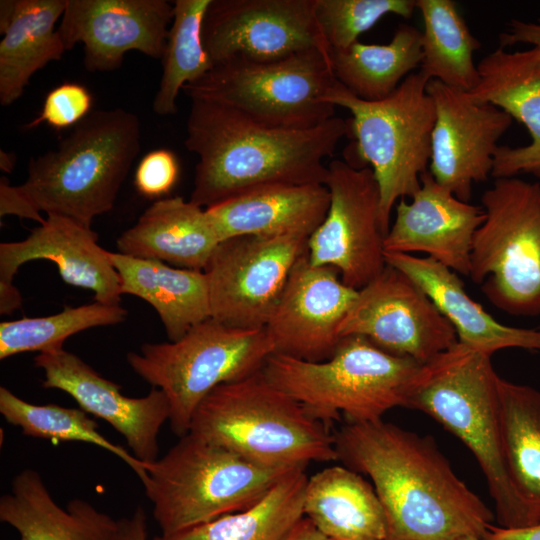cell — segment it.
<instances>
[{"label":"cell","mask_w":540,"mask_h":540,"mask_svg":"<svg viewBox=\"0 0 540 540\" xmlns=\"http://www.w3.org/2000/svg\"><path fill=\"white\" fill-rule=\"evenodd\" d=\"M334 438L338 460L372 480L386 515L385 540L483 539L494 514L432 437L381 419L346 423Z\"/></svg>","instance_id":"cell-1"},{"label":"cell","mask_w":540,"mask_h":540,"mask_svg":"<svg viewBox=\"0 0 540 540\" xmlns=\"http://www.w3.org/2000/svg\"><path fill=\"white\" fill-rule=\"evenodd\" d=\"M348 136L349 119L338 116L312 128L287 129L191 100L184 143L199 161L190 201L206 209L266 184H325V158Z\"/></svg>","instance_id":"cell-2"},{"label":"cell","mask_w":540,"mask_h":540,"mask_svg":"<svg viewBox=\"0 0 540 540\" xmlns=\"http://www.w3.org/2000/svg\"><path fill=\"white\" fill-rule=\"evenodd\" d=\"M498 378L491 355L457 342L420 366L404 407L429 415L466 445L485 476L498 526L524 528L535 524L505 468Z\"/></svg>","instance_id":"cell-3"},{"label":"cell","mask_w":540,"mask_h":540,"mask_svg":"<svg viewBox=\"0 0 540 540\" xmlns=\"http://www.w3.org/2000/svg\"><path fill=\"white\" fill-rule=\"evenodd\" d=\"M138 116L122 108L91 111L51 150L32 157L18 186L38 211L90 226L109 212L140 151Z\"/></svg>","instance_id":"cell-4"},{"label":"cell","mask_w":540,"mask_h":540,"mask_svg":"<svg viewBox=\"0 0 540 540\" xmlns=\"http://www.w3.org/2000/svg\"><path fill=\"white\" fill-rule=\"evenodd\" d=\"M189 432L268 467L338 460L329 425L270 382L262 369L216 387L198 406Z\"/></svg>","instance_id":"cell-5"},{"label":"cell","mask_w":540,"mask_h":540,"mask_svg":"<svg viewBox=\"0 0 540 540\" xmlns=\"http://www.w3.org/2000/svg\"><path fill=\"white\" fill-rule=\"evenodd\" d=\"M294 468L257 464L189 432L145 463L140 481L161 534H172L250 508Z\"/></svg>","instance_id":"cell-6"},{"label":"cell","mask_w":540,"mask_h":540,"mask_svg":"<svg viewBox=\"0 0 540 540\" xmlns=\"http://www.w3.org/2000/svg\"><path fill=\"white\" fill-rule=\"evenodd\" d=\"M421 365L384 351L361 335H348L325 361L272 354L262 370L270 382L329 425L342 416L347 423L377 421L388 410L404 407Z\"/></svg>","instance_id":"cell-7"},{"label":"cell","mask_w":540,"mask_h":540,"mask_svg":"<svg viewBox=\"0 0 540 540\" xmlns=\"http://www.w3.org/2000/svg\"><path fill=\"white\" fill-rule=\"evenodd\" d=\"M430 80L411 73L387 98L366 101L353 95L341 83L328 100L351 114V138L346 159L370 167L380 190V217L388 233L391 212L400 199L411 198L420 188L421 175L428 170L435 105L427 92ZM346 156V157H347Z\"/></svg>","instance_id":"cell-8"},{"label":"cell","mask_w":540,"mask_h":540,"mask_svg":"<svg viewBox=\"0 0 540 540\" xmlns=\"http://www.w3.org/2000/svg\"><path fill=\"white\" fill-rule=\"evenodd\" d=\"M274 348L265 329H239L209 318L174 342L146 343L127 361L160 389L170 406L172 432L189 433L198 406L216 387L261 370Z\"/></svg>","instance_id":"cell-9"},{"label":"cell","mask_w":540,"mask_h":540,"mask_svg":"<svg viewBox=\"0 0 540 540\" xmlns=\"http://www.w3.org/2000/svg\"><path fill=\"white\" fill-rule=\"evenodd\" d=\"M337 83L329 52L312 49L273 61L214 65L182 91L191 100L230 107L268 126L307 129L336 116L328 97Z\"/></svg>","instance_id":"cell-10"},{"label":"cell","mask_w":540,"mask_h":540,"mask_svg":"<svg viewBox=\"0 0 540 540\" xmlns=\"http://www.w3.org/2000/svg\"><path fill=\"white\" fill-rule=\"evenodd\" d=\"M481 204L468 277L499 310L540 315V183L497 178Z\"/></svg>","instance_id":"cell-11"},{"label":"cell","mask_w":540,"mask_h":540,"mask_svg":"<svg viewBox=\"0 0 540 540\" xmlns=\"http://www.w3.org/2000/svg\"><path fill=\"white\" fill-rule=\"evenodd\" d=\"M307 236H234L221 241L204 269L211 318L233 328L264 329Z\"/></svg>","instance_id":"cell-12"},{"label":"cell","mask_w":540,"mask_h":540,"mask_svg":"<svg viewBox=\"0 0 540 540\" xmlns=\"http://www.w3.org/2000/svg\"><path fill=\"white\" fill-rule=\"evenodd\" d=\"M327 168L329 208L308 238L307 257L313 265L335 268L344 284L360 290L387 265L379 185L370 167L333 160Z\"/></svg>","instance_id":"cell-13"},{"label":"cell","mask_w":540,"mask_h":540,"mask_svg":"<svg viewBox=\"0 0 540 540\" xmlns=\"http://www.w3.org/2000/svg\"><path fill=\"white\" fill-rule=\"evenodd\" d=\"M339 335H361L384 351L420 364L458 342L454 327L427 294L388 264L358 290Z\"/></svg>","instance_id":"cell-14"},{"label":"cell","mask_w":540,"mask_h":540,"mask_svg":"<svg viewBox=\"0 0 540 540\" xmlns=\"http://www.w3.org/2000/svg\"><path fill=\"white\" fill-rule=\"evenodd\" d=\"M201 35L213 66L330 51L314 16V0H211Z\"/></svg>","instance_id":"cell-15"},{"label":"cell","mask_w":540,"mask_h":540,"mask_svg":"<svg viewBox=\"0 0 540 540\" xmlns=\"http://www.w3.org/2000/svg\"><path fill=\"white\" fill-rule=\"evenodd\" d=\"M427 92L436 110L429 171L437 183L469 202L473 184L491 176L498 141L513 118L438 80L428 82Z\"/></svg>","instance_id":"cell-16"},{"label":"cell","mask_w":540,"mask_h":540,"mask_svg":"<svg viewBox=\"0 0 540 540\" xmlns=\"http://www.w3.org/2000/svg\"><path fill=\"white\" fill-rule=\"evenodd\" d=\"M357 292L344 284L335 268L311 264L306 252L295 263L264 328L273 354L308 362L329 359Z\"/></svg>","instance_id":"cell-17"},{"label":"cell","mask_w":540,"mask_h":540,"mask_svg":"<svg viewBox=\"0 0 540 540\" xmlns=\"http://www.w3.org/2000/svg\"><path fill=\"white\" fill-rule=\"evenodd\" d=\"M172 19L166 0H66L57 31L66 50L83 43L88 71H112L131 50L161 59Z\"/></svg>","instance_id":"cell-18"},{"label":"cell","mask_w":540,"mask_h":540,"mask_svg":"<svg viewBox=\"0 0 540 540\" xmlns=\"http://www.w3.org/2000/svg\"><path fill=\"white\" fill-rule=\"evenodd\" d=\"M97 241L90 226L49 214L24 240L1 243L0 313L11 314L21 306L13 278L21 265L39 259L54 262L67 284L91 290L96 302L119 304V274Z\"/></svg>","instance_id":"cell-19"},{"label":"cell","mask_w":540,"mask_h":540,"mask_svg":"<svg viewBox=\"0 0 540 540\" xmlns=\"http://www.w3.org/2000/svg\"><path fill=\"white\" fill-rule=\"evenodd\" d=\"M34 364L44 373V388L66 392L83 411L109 423L143 463L158 459L160 429L170 416L168 399L160 389L152 387L143 397L125 396L120 385L63 348L39 353Z\"/></svg>","instance_id":"cell-20"},{"label":"cell","mask_w":540,"mask_h":540,"mask_svg":"<svg viewBox=\"0 0 540 540\" xmlns=\"http://www.w3.org/2000/svg\"><path fill=\"white\" fill-rule=\"evenodd\" d=\"M411 202L400 199L385 237V252H423L452 271L469 276L474 236L485 219L482 206L457 198L429 170Z\"/></svg>","instance_id":"cell-21"},{"label":"cell","mask_w":540,"mask_h":540,"mask_svg":"<svg viewBox=\"0 0 540 540\" xmlns=\"http://www.w3.org/2000/svg\"><path fill=\"white\" fill-rule=\"evenodd\" d=\"M480 80L469 93L489 102L523 124L531 136L526 146H500L491 176L532 174L540 178V48L507 51L498 47L477 65Z\"/></svg>","instance_id":"cell-22"},{"label":"cell","mask_w":540,"mask_h":540,"mask_svg":"<svg viewBox=\"0 0 540 540\" xmlns=\"http://www.w3.org/2000/svg\"><path fill=\"white\" fill-rule=\"evenodd\" d=\"M325 184L273 183L206 208L221 241L241 235L309 237L326 217Z\"/></svg>","instance_id":"cell-23"},{"label":"cell","mask_w":540,"mask_h":540,"mask_svg":"<svg viewBox=\"0 0 540 540\" xmlns=\"http://www.w3.org/2000/svg\"><path fill=\"white\" fill-rule=\"evenodd\" d=\"M386 263L407 275L454 327L458 342L491 355L505 348L540 351V330L498 322L465 291L456 272L430 257L385 252Z\"/></svg>","instance_id":"cell-24"},{"label":"cell","mask_w":540,"mask_h":540,"mask_svg":"<svg viewBox=\"0 0 540 540\" xmlns=\"http://www.w3.org/2000/svg\"><path fill=\"white\" fill-rule=\"evenodd\" d=\"M220 242L206 209L176 196L151 204L116 245L124 255L204 271Z\"/></svg>","instance_id":"cell-25"},{"label":"cell","mask_w":540,"mask_h":540,"mask_svg":"<svg viewBox=\"0 0 540 540\" xmlns=\"http://www.w3.org/2000/svg\"><path fill=\"white\" fill-rule=\"evenodd\" d=\"M66 0L0 1V103H14L35 72L66 50L55 25Z\"/></svg>","instance_id":"cell-26"},{"label":"cell","mask_w":540,"mask_h":540,"mask_svg":"<svg viewBox=\"0 0 540 540\" xmlns=\"http://www.w3.org/2000/svg\"><path fill=\"white\" fill-rule=\"evenodd\" d=\"M0 520L15 528L20 540H111L117 520L83 499L60 507L40 474L24 469L10 492L0 498Z\"/></svg>","instance_id":"cell-27"},{"label":"cell","mask_w":540,"mask_h":540,"mask_svg":"<svg viewBox=\"0 0 540 540\" xmlns=\"http://www.w3.org/2000/svg\"><path fill=\"white\" fill-rule=\"evenodd\" d=\"M119 274L122 294L137 296L158 313L169 341L211 318L204 271L175 268L166 263L108 251Z\"/></svg>","instance_id":"cell-28"},{"label":"cell","mask_w":540,"mask_h":540,"mask_svg":"<svg viewBox=\"0 0 540 540\" xmlns=\"http://www.w3.org/2000/svg\"><path fill=\"white\" fill-rule=\"evenodd\" d=\"M303 512L330 540L387 537L386 515L373 485L346 466H330L308 477Z\"/></svg>","instance_id":"cell-29"},{"label":"cell","mask_w":540,"mask_h":540,"mask_svg":"<svg viewBox=\"0 0 540 540\" xmlns=\"http://www.w3.org/2000/svg\"><path fill=\"white\" fill-rule=\"evenodd\" d=\"M501 445L510 483L540 523V391L498 378Z\"/></svg>","instance_id":"cell-30"},{"label":"cell","mask_w":540,"mask_h":540,"mask_svg":"<svg viewBox=\"0 0 540 540\" xmlns=\"http://www.w3.org/2000/svg\"><path fill=\"white\" fill-rule=\"evenodd\" d=\"M337 81L356 97L379 101L390 96L422 62V32L400 23L388 44L355 42L329 51Z\"/></svg>","instance_id":"cell-31"},{"label":"cell","mask_w":540,"mask_h":540,"mask_svg":"<svg viewBox=\"0 0 540 540\" xmlns=\"http://www.w3.org/2000/svg\"><path fill=\"white\" fill-rule=\"evenodd\" d=\"M306 467L284 475L250 508L152 540H279L301 517L308 481Z\"/></svg>","instance_id":"cell-32"},{"label":"cell","mask_w":540,"mask_h":540,"mask_svg":"<svg viewBox=\"0 0 540 540\" xmlns=\"http://www.w3.org/2000/svg\"><path fill=\"white\" fill-rule=\"evenodd\" d=\"M424 23L420 72L429 80L472 91L480 76L474 53L481 46L452 0H415Z\"/></svg>","instance_id":"cell-33"},{"label":"cell","mask_w":540,"mask_h":540,"mask_svg":"<svg viewBox=\"0 0 540 540\" xmlns=\"http://www.w3.org/2000/svg\"><path fill=\"white\" fill-rule=\"evenodd\" d=\"M211 0H176L173 19L162 55V75L153 100V111L160 116L177 111L176 100L182 88L200 79L213 64L202 42V23Z\"/></svg>","instance_id":"cell-34"},{"label":"cell","mask_w":540,"mask_h":540,"mask_svg":"<svg viewBox=\"0 0 540 540\" xmlns=\"http://www.w3.org/2000/svg\"><path fill=\"white\" fill-rule=\"evenodd\" d=\"M0 413L9 424L19 427L24 435L54 443L75 441L93 444L123 460L139 479L145 474V463L104 437L98 431L97 423L81 408L32 404L1 386Z\"/></svg>","instance_id":"cell-35"},{"label":"cell","mask_w":540,"mask_h":540,"mask_svg":"<svg viewBox=\"0 0 540 540\" xmlns=\"http://www.w3.org/2000/svg\"><path fill=\"white\" fill-rule=\"evenodd\" d=\"M119 304L93 302L44 317L0 323V359L23 352H49L63 348L64 341L83 330L116 325L127 317Z\"/></svg>","instance_id":"cell-36"},{"label":"cell","mask_w":540,"mask_h":540,"mask_svg":"<svg viewBox=\"0 0 540 540\" xmlns=\"http://www.w3.org/2000/svg\"><path fill=\"white\" fill-rule=\"evenodd\" d=\"M415 9V0H314V16L330 50L351 46L385 15L409 19Z\"/></svg>","instance_id":"cell-37"},{"label":"cell","mask_w":540,"mask_h":540,"mask_svg":"<svg viewBox=\"0 0 540 540\" xmlns=\"http://www.w3.org/2000/svg\"><path fill=\"white\" fill-rule=\"evenodd\" d=\"M92 104V95L85 86L63 83L46 95L40 114L26 127L33 128L41 123L57 130L75 126L91 112Z\"/></svg>","instance_id":"cell-38"},{"label":"cell","mask_w":540,"mask_h":540,"mask_svg":"<svg viewBox=\"0 0 540 540\" xmlns=\"http://www.w3.org/2000/svg\"><path fill=\"white\" fill-rule=\"evenodd\" d=\"M179 176L176 155L165 148L155 149L140 160L134 176L138 192L147 198H159L168 194Z\"/></svg>","instance_id":"cell-39"},{"label":"cell","mask_w":540,"mask_h":540,"mask_svg":"<svg viewBox=\"0 0 540 540\" xmlns=\"http://www.w3.org/2000/svg\"><path fill=\"white\" fill-rule=\"evenodd\" d=\"M16 215L28 218L42 224L45 219L41 216L18 186H11L6 178L0 181V215Z\"/></svg>","instance_id":"cell-40"},{"label":"cell","mask_w":540,"mask_h":540,"mask_svg":"<svg viewBox=\"0 0 540 540\" xmlns=\"http://www.w3.org/2000/svg\"><path fill=\"white\" fill-rule=\"evenodd\" d=\"M499 47L507 48L516 44H528L540 48V18L535 21L511 19L499 36Z\"/></svg>","instance_id":"cell-41"},{"label":"cell","mask_w":540,"mask_h":540,"mask_svg":"<svg viewBox=\"0 0 540 540\" xmlns=\"http://www.w3.org/2000/svg\"><path fill=\"white\" fill-rule=\"evenodd\" d=\"M147 517L142 506L128 516L117 519V527L111 540H147Z\"/></svg>","instance_id":"cell-42"},{"label":"cell","mask_w":540,"mask_h":540,"mask_svg":"<svg viewBox=\"0 0 540 540\" xmlns=\"http://www.w3.org/2000/svg\"><path fill=\"white\" fill-rule=\"evenodd\" d=\"M482 540H540V523L524 528L489 525Z\"/></svg>","instance_id":"cell-43"},{"label":"cell","mask_w":540,"mask_h":540,"mask_svg":"<svg viewBox=\"0 0 540 540\" xmlns=\"http://www.w3.org/2000/svg\"><path fill=\"white\" fill-rule=\"evenodd\" d=\"M279 540H330L312 521L301 517Z\"/></svg>","instance_id":"cell-44"},{"label":"cell","mask_w":540,"mask_h":540,"mask_svg":"<svg viewBox=\"0 0 540 540\" xmlns=\"http://www.w3.org/2000/svg\"><path fill=\"white\" fill-rule=\"evenodd\" d=\"M15 165V156L11 153L0 151V168L6 173H11Z\"/></svg>","instance_id":"cell-45"},{"label":"cell","mask_w":540,"mask_h":540,"mask_svg":"<svg viewBox=\"0 0 540 540\" xmlns=\"http://www.w3.org/2000/svg\"><path fill=\"white\" fill-rule=\"evenodd\" d=\"M458 540H482V539L479 538V537H475V536H463Z\"/></svg>","instance_id":"cell-46"}]
</instances>
